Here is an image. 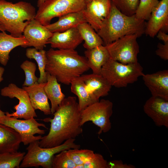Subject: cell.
<instances>
[{
    "label": "cell",
    "instance_id": "cell-15",
    "mask_svg": "<svg viewBox=\"0 0 168 168\" xmlns=\"http://www.w3.org/2000/svg\"><path fill=\"white\" fill-rule=\"evenodd\" d=\"M143 110L156 126L168 128V100L152 96L144 104Z\"/></svg>",
    "mask_w": 168,
    "mask_h": 168
},
{
    "label": "cell",
    "instance_id": "cell-6",
    "mask_svg": "<svg viewBox=\"0 0 168 168\" xmlns=\"http://www.w3.org/2000/svg\"><path fill=\"white\" fill-rule=\"evenodd\" d=\"M140 64H124L110 58L102 68L100 74L112 86L126 87L137 81L144 74Z\"/></svg>",
    "mask_w": 168,
    "mask_h": 168
},
{
    "label": "cell",
    "instance_id": "cell-36",
    "mask_svg": "<svg viewBox=\"0 0 168 168\" xmlns=\"http://www.w3.org/2000/svg\"><path fill=\"white\" fill-rule=\"evenodd\" d=\"M108 168H134V166L131 164H124L121 160H113L108 162Z\"/></svg>",
    "mask_w": 168,
    "mask_h": 168
},
{
    "label": "cell",
    "instance_id": "cell-8",
    "mask_svg": "<svg viewBox=\"0 0 168 168\" xmlns=\"http://www.w3.org/2000/svg\"><path fill=\"white\" fill-rule=\"evenodd\" d=\"M113 104L110 100L101 99L88 106L81 111V125L91 121L100 128L99 135L111 128L110 118L113 114Z\"/></svg>",
    "mask_w": 168,
    "mask_h": 168
},
{
    "label": "cell",
    "instance_id": "cell-31",
    "mask_svg": "<svg viewBox=\"0 0 168 168\" xmlns=\"http://www.w3.org/2000/svg\"><path fill=\"white\" fill-rule=\"evenodd\" d=\"M20 67L24 72L25 75L23 86H30L37 82L38 78L35 75L36 67L34 63L26 60L21 63Z\"/></svg>",
    "mask_w": 168,
    "mask_h": 168
},
{
    "label": "cell",
    "instance_id": "cell-39",
    "mask_svg": "<svg viewBox=\"0 0 168 168\" xmlns=\"http://www.w3.org/2000/svg\"><path fill=\"white\" fill-rule=\"evenodd\" d=\"M47 0H38L37 2V7H39Z\"/></svg>",
    "mask_w": 168,
    "mask_h": 168
},
{
    "label": "cell",
    "instance_id": "cell-3",
    "mask_svg": "<svg viewBox=\"0 0 168 168\" xmlns=\"http://www.w3.org/2000/svg\"><path fill=\"white\" fill-rule=\"evenodd\" d=\"M146 25L145 21L138 19L135 14L123 13L112 2L110 14L97 33L105 45L126 35L142 36L145 33Z\"/></svg>",
    "mask_w": 168,
    "mask_h": 168
},
{
    "label": "cell",
    "instance_id": "cell-35",
    "mask_svg": "<svg viewBox=\"0 0 168 168\" xmlns=\"http://www.w3.org/2000/svg\"><path fill=\"white\" fill-rule=\"evenodd\" d=\"M156 54L161 59L166 60L168 59V42L164 44L159 43L157 46Z\"/></svg>",
    "mask_w": 168,
    "mask_h": 168
},
{
    "label": "cell",
    "instance_id": "cell-20",
    "mask_svg": "<svg viewBox=\"0 0 168 168\" xmlns=\"http://www.w3.org/2000/svg\"><path fill=\"white\" fill-rule=\"evenodd\" d=\"M87 22L82 11L68 13L59 17L56 22L46 26L52 33L62 32Z\"/></svg>",
    "mask_w": 168,
    "mask_h": 168
},
{
    "label": "cell",
    "instance_id": "cell-25",
    "mask_svg": "<svg viewBox=\"0 0 168 168\" xmlns=\"http://www.w3.org/2000/svg\"><path fill=\"white\" fill-rule=\"evenodd\" d=\"M44 90L50 101L51 114H53L65 96L62 92L60 85L56 77L47 72V82Z\"/></svg>",
    "mask_w": 168,
    "mask_h": 168
},
{
    "label": "cell",
    "instance_id": "cell-41",
    "mask_svg": "<svg viewBox=\"0 0 168 168\" xmlns=\"http://www.w3.org/2000/svg\"><path fill=\"white\" fill-rule=\"evenodd\" d=\"M0 30L1 31H5V29L4 27L2 25V24L0 23Z\"/></svg>",
    "mask_w": 168,
    "mask_h": 168
},
{
    "label": "cell",
    "instance_id": "cell-4",
    "mask_svg": "<svg viewBox=\"0 0 168 168\" xmlns=\"http://www.w3.org/2000/svg\"><path fill=\"white\" fill-rule=\"evenodd\" d=\"M35 9L29 2L13 3L0 0V23L6 31L15 37L21 36L25 27L34 19Z\"/></svg>",
    "mask_w": 168,
    "mask_h": 168
},
{
    "label": "cell",
    "instance_id": "cell-27",
    "mask_svg": "<svg viewBox=\"0 0 168 168\" xmlns=\"http://www.w3.org/2000/svg\"><path fill=\"white\" fill-rule=\"evenodd\" d=\"M26 57L30 59H35L36 62L40 72V76L37 82L38 83L47 82V72L45 71L47 58L46 51L44 49L38 50L35 48H29L26 50Z\"/></svg>",
    "mask_w": 168,
    "mask_h": 168
},
{
    "label": "cell",
    "instance_id": "cell-24",
    "mask_svg": "<svg viewBox=\"0 0 168 168\" xmlns=\"http://www.w3.org/2000/svg\"><path fill=\"white\" fill-rule=\"evenodd\" d=\"M70 85L71 92L78 97V107L81 111L99 100L88 90L80 76L73 79Z\"/></svg>",
    "mask_w": 168,
    "mask_h": 168
},
{
    "label": "cell",
    "instance_id": "cell-29",
    "mask_svg": "<svg viewBox=\"0 0 168 168\" xmlns=\"http://www.w3.org/2000/svg\"><path fill=\"white\" fill-rule=\"evenodd\" d=\"M68 156L77 165L76 168H83V165L94 155L92 150L79 149H71L67 150Z\"/></svg>",
    "mask_w": 168,
    "mask_h": 168
},
{
    "label": "cell",
    "instance_id": "cell-34",
    "mask_svg": "<svg viewBox=\"0 0 168 168\" xmlns=\"http://www.w3.org/2000/svg\"><path fill=\"white\" fill-rule=\"evenodd\" d=\"M108 162L102 155L95 153L93 156L83 165V168H108Z\"/></svg>",
    "mask_w": 168,
    "mask_h": 168
},
{
    "label": "cell",
    "instance_id": "cell-42",
    "mask_svg": "<svg viewBox=\"0 0 168 168\" xmlns=\"http://www.w3.org/2000/svg\"><path fill=\"white\" fill-rule=\"evenodd\" d=\"M92 0H86V3L90 2Z\"/></svg>",
    "mask_w": 168,
    "mask_h": 168
},
{
    "label": "cell",
    "instance_id": "cell-9",
    "mask_svg": "<svg viewBox=\"0 0 168 168\" xmlns=\"http://www.w3.org/2000/svg\"><path fill=\"white\" fill-rule=\"evenodd\" d=\"M135 34H131L121 37L105 45L110 58L124 64L138 62V55L139 46Z\"/></svg>",
    "mask_w": 168,
    "mask_h": 168
},
{
    "label": "cell",
    "instance_id": "cell-21",
    "mask_svg": "<svg viewBox=\"0 0 168 168\" xmlns=\"http://www.w3.org/2000/svg\"><path fill=\"white\" fill-rule=\"evenodd\" d=\"M80 77L88 90L98 100L109 94L112 86L101 74L93 73L83 74Z\"/></svg>",
    "mask_w": 168,
    "mask_h": 168
},
{
    "label": "cell",
    "instance_id": "cell-5",
    "mask_svg": "<svg viewBox=\"0 0 168 168\" xmlns=\"http://www.w3.org/2000/svg\"><path fill=\"white\" fill-rule=\"evenodd\" d=\"M75 138L69 139L61 144L54 147L44 148L39 145V141L30 143L26 148L27 153L20 165V168H52L54 156L62 151L71 149H80V145L75 143Z\"/></svg>",
    "mask_w": 168,
    "mask_h": 168
},
{
    "label": "cell",
    "instance_id": "cell-11",
    "mask_svg": "<svg viewBox=\"0 0 168 168\" xmlns=\"http://www.w3.org/2000/svg\"><path fill=\"white\" fill-rule=\"evenodd\" d=\"M1 94L3 96L11 98H16L19 100V103L13 107L16 111L12 113L5 112L6 116L24 119L37 117L31 105L28 94L23 88L11 83L1 89Z\"/></svg>",
    "mask_w": 168,
    "mask_h": 168
},
{
    "label": "cell",
    "instance_id": "cell-38",
    "mask_svg": "<svg viewBox=\"0 0 168 168\" xmlns=\"http://www.w3.org/2000/svg\"><path fill=\"white\" fill-rule=\"evenodd\" d=\"M4 70V68L3 67L0 66V82L3 80L2 76Z\"/></svg>",
    "mask_w": 168,
    "mask_h": 168
},
{
    "label": "cell",
    "instance_id": "cell-30",
    "mask_svg": "<svg viewBox=\"0 0 168 168\" xmlns=\"http://www.w3.org/2000/svg\"><path fill=\"white\" fill-rule=\"evenodd\" d=\"M159 2L158 0H139L135 14L136 17L139 19L148 20L153 9Z\"/></svg>",
    "mask_w": 168,
    "mask_h": 168
},
{
    "label": "cell",
    "instance_id": "cell-23",
    "mask_svg": "<svg viewBox=\"0 0 168 168\" xmlns=\"http://www.w3.org/2000/svg\"><path fill=\"white\" fill-rule=\"evenodd\" d=\"M21 142V136L18 133L0 124V153L17 151Z\"/></svg>",
    "mask_w": 168,
    "mask_h": 168
},
{
    "label": "cell",
    "instance_id": "cell-28",
    "mask_svg": "<svg viewBox=\"0 0 168 168\" xmlns=\"http://www.w3.org/2000/svg\"><path fill=\"white\" fill-rule=\"evenodd\" d=\"M25 154L20 152L0 153V168H19Z\"/></svg>",
    "mask_w": 168,
    "mask_h": 168
},
{
    "label": "cell",
    "instance_id": "cell-26",
    "mask_svg": "<svg viewBox=\"0 0 168 168\" xmlns=\"http://www.w3.org/2000/svg\"><path fill=\"white\" fill-rule=\"evenodd\" d=\"M77 28L84 41L83 46L86 49H91L101 45H104L101 38L87 22L82 23Z\"/></svg>",
    "mask_w": 168,
    "mask_h": 168
},
{
    "label": "cell",
    "instance_id": "cell-37",
    "mask_svg": "<svg viewBox=\"0 0 168 168\" xmlns=\"http://www.w3.org/2000/svg\"><path fill=\"white\" fill-rule=\"evenodd\" d=\"M157 37L163 42H168V35L164 32L160 30L156 35Z\"/></svg>",
    "mask_w": 168,
    "mask_h": 168
},
{
    "label": "cell",
    "instance_id": "cell-7",
    "mask_svg": "<svg viewBox=\"0 0 168 168\" xmlns=\"http://www.w3.org/2000/svg\"><path fill=\"white\" fill-rule=\"evenodd\" d=\"M86 0H47L38 7L35 19L46 26L55 17L83 10Z\"/></svg>",
    "mask_w": 168,
    "mask_h": 168
},
{
    "label": "cell",
    "instance_id": "cell-32",
    "mask_svg": "<svg viewBox=\"0 0 168 168\" xmlns=\"http://www.w3.org/2000/svg\"><path fill=\"white\" fill-rule=\"evenodd\" d=\"M67 150L62 151L54 156L52 168H76L77 165L68 156Z\"/></svg>",
    "mask_w": 168,
    "mask_h": 168
},
{
    "label": "cell",
    "instance_id": "cell-16",
    "mask_svg": "<svg viewBox=\"0 0 168 168\" xmlns=\"http://www.w3.org/2000/svg\"><path fill=\"white\" fill-rule=\"evenodd\" d=\"M152 96L168 100V70H164L142 76Z\"/></svg>",
    "mask_w": 168,
    "mask_h": 168
},
{
    "label": "cell",
    "instance_id": "cell-14",
    "mask_svg": "<svg viewBox=\"0 0 168 168\" xmlns=\"http://www.w3.org/2000/svg\"><path fill=\"white\" fill-rule=\"evenodd\" d=\"M23 33L28 43L26 48L33 46L38 50L44 49L53 34L35 18L30 21Z\"/></svg>",
    "mask_w": 168,
    "mask_h": 168
},
{
    "label": "cell",
    "instance_id": "cell-18",
    "mask_svg": "<svg viewBox=\"0 0 168 168\" xmlns=\"http://www.w3.org/2000/svg\"><path fill=\"white\" fill-rule=\"evenodd\" d=\"M46 82H35L30 86H23V88L28 93L31 105L35 110H39L45 115L51 114L48 98L44 90Z\"/></svg>",
    "mask_w": 168,
    "mask_h": 168
},
{
    "label": "cell",
    "instance_id": "cell-13",
    "mask_svg": "<svg viewBox=\"0 0 168 168\" xmlns=\"http://www.w3.org/2000/svg\"><path fill=\"white\" fill-rule=\"evenodd\" d=\"M146 23L145 33L151 37L160 30L166 32L168 30V0H161L153 9Z\"/></svg>",
    "mask_w": 168,
    "mask_h": 168
},
{
    "label": "cell",
    "instance_id": "cell-33",
    "mask_svg": "<svg viewBox=\"0 0 168 168\" xmlns=\"http://www.w3.org/2000/svg\"><path fill=\"white\" fill-rule=\"evenodd\" d=\"M111 1L121 12L128 16L135 14L139 3V0Z\"/></svg>",
    "mask_w": 168,
    "mask_h": 168
},
{
    "label": "cell",
    "instance_id": "cell-10",
    "mask_svg": "<svg viewBox=\"0 0 168 168\" xmlns=\"http://www.w3.org/2000/svg\"><path fill=\"white\" fill-rule=\"evenodd\" d=\"M0 124L13 129L20 135L21 142L25 145L34 142L40 141L41 135L45 133V130L40 129L42 127L48 129L45 125L38 122L34 118L21 120L6 116L0 119Z\"/></svg>",
    "mask_w": 168,
    "mask_h": 168
},
{
    "label": "cell",
    "instance_id": "cell-2",
    "mask_svg": "<svg viewBox=\"0 0 168 168\" xmlns=\"http://www.w3.org/2000/svg\"><path fill=\"white\" fill-rule=\"evenodd\" d=\"M46 72L64 84H70L73 79L90 69L85 57L79 55L75 49L52 48L46 51Z\"/></svg>",
    "mask_w": 168,
    "mask_h": 168
},
{
    "label": "cell",
    "instance_id": "cell-40",
    "mask_svg": "<svg viewBox=\"0 0 168 168\" xmlns=\"http://www.w3.org/2000/svg\"><path fill=\"white\" fill-rule=\"evenodd\" d=\"M5 116V113L2 111L0 109V119Z\"/></svg>",
    "mask_w": 168,
    "mask_h": 168
},
{
    "label": "cell",
    "instance_id": "cell-1",
    "mask_svg": "<svg viewBox=\"0 0 168 168\" xmlns=\"http://www.w3.org/2000/svg\"><path fill=\"white\" fill-rule=\"evenodd\" d=\"M81 114L76 97L65 98L53 114V118L43 120L50 122V126L48 134L39 141L40 146L44 148L57 146L69 139L75 138L82 133Z\"/></svg>",
    "mask_w": 168,
    "mask_h": 168
},
{
    "label": "cell",
    "instance_id": "cell-19",
    "mask_svg": "<svg viewBox=\"0 0 168 168\" xmlns=\"http://www.w3.org/2000/svg\"><path fill=\"white\" fill-rule=\"evenodd\" d=\"M28 42L24 35L19 37L7 34L5 31L0 32V63L6 66L9 59V54L15 48L21 46L26 48Z\"/></svg>",
    "mask_w": 168,
    "mask_h": 168
},
{
    "label": "cell",
    "instance_id": "cell-22",
    "mask_svg": "<svg viewBox=\"0 0 168 168\" xmlns=\"http://www.w3.org/2000/svg\"><path fill=\"white\" fill-rule=\"evenodd\" d=\"M90 69L93 73L100 74L103 66L110 58L108 51L105 45H101L84 52Z\"/></svg>",
    "mask_w": 168,
    "mask_h": 168
},
{
    "label": "cell",
    "instance_id": "cell-12",
    "mask_svg": "<svg viewBox=\"0 0 168 168\" xmlns=\"http://www.w3.org/2000/svg\"><path fill=\"white\" fill-rule=\"evenodd\" d=\"M111 0H92L86 3L82 10L87 22L97 32L108 16L111 8Z\"/></svg>",
    "mask_w": 168,
    "mask_h": 168
},
{
    "label": "cell",
    "instance_id": "cell-17",
    "mask_svg": "<svg viewBox=\"0 0 168 168\" xmlns=\"http://www.w3.org/2000/svg\"><path fill=\"white\" fill-rule=\"evenodd\" d=\"M83 41L77 27L53 33L48 41L52 48L75 49Z\"/></svg>",
    "mask_w": 168,
    "mask_h": 168
}]
</instances>
